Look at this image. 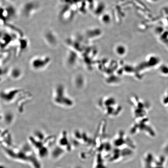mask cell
Instances as JSON below:
<instances>
[{"label":"cell","mask_w":168,"mask_h":168,"mask_svg":"<svg viewBox=\"0 0 168 168\" xmlns=\"http://www.w3.org/2000/svg\"><path fill=\"white\" fill-rule=\"evenodd\" d=\"M50 58L47 55H38L33 58L31 60L30 65L35 69L44 68L50 62Z\"/></svg>","instance_id":"cell-1"},{"label":"cell","mask_w":168,"mask_h":168,"mask_svg":"<svg viewBox=\"0 0 168 168\" xmlns=\"http://www.w3.org/2000/svg\"><path fill=\"white\" fill-rule=\"evenodd\" d=\"M39 6L38 3L35 2H26L21 8V13L25 17H30L38 10Z\"/></svg>","instance_id":"cell-2"},{"label":"cell","mask_w":168,"mask_h":168,"mask_svg":"<svg viewBox=\"0 0 168 168\" xmlns=\"http://www.w3.org/2000/svg\"><path fill=\"white\" fill-rule=\"evenodd\" d=\"M43 37L45 42L50 46H53V45L56 42L55 36L54 32L53 31L49 30L45 31Z\"/></svg>","instance_id":"cell-3"}]
</instances>
